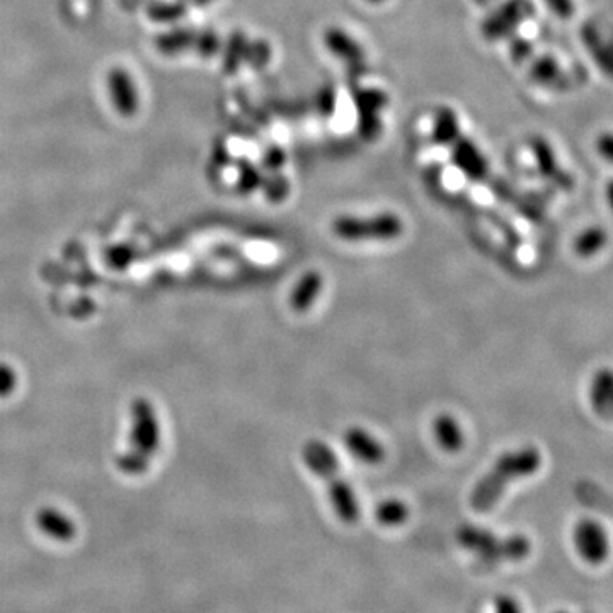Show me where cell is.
<instances>
[{
  "mask_svg": "<svg viewBox=\"0 0 613 613\" xmlns=\"http://www.w3.org/2000/svg\"><path fill=\"white\" fill-rule=\"evenodd\" d=\"M433 433L440 447L447 452H459L463 447V433L459 422L450 414H440L433 421Z\"/></svg>",
  "mask_w": 613,
  "mask_h": 613,
  "instance_id": "obj_12",
  "label": "cell"
},
{
  "mask_svg": "<svg viewBox=\"0 0 613 613\" xmlns=\"http://www.w3.org/2000/svg\"><path fill=\"white\" fill-rule=\"evenodd\" d=\"M542 467V453L535 447H524L503 453L493 471L475 484L471 496V504L475 511H489L496 506L506 487L538 473Z\"/></svg>",
  "mask_w": 613,
  "mask_h": 613,
  "instance_id": "obj_1",
  "label": "cell"
},
{
  "mask_svg": "<svg viewBox=\"0 0 613 613\" xmlns=\"http://www.w3.org/2000/svg\"><path fill=\"white\" fill-rule=\"evenodd\" d=\"M304 460L310 471L329 483L332 506L338 516L345 524H357L359 516L357 496L353 489L343 481V477H339V463L331 448L319 440H310L304 447Z\"/></svg>",
  "mask_w": 613,
  "mask_h": 613,
  "instance_id": "obj_2",
  "label": "cell"
},
{
  "mask_svg": "<svg viewBox=\"0 0 613 613\" xmlns=\"http://www.w3.org/2000/svg\"><path fill=\"white\" fill-rule=\"evenodd\" d=\"M367 4H371V5H380L385 0H365Z\"/></svg>",
  "mask_w": 613,
  "mask_h": 613,
  "instance_id": "obj_17",
  "label": "cell"
},
{
  "mask_svg": "<svg viewBox=\"0 0 613 613\" xmlns=\"http://www.w3.org/2000/svg\"><path fill=\"white\" fill-rule=\"evenodd\" d=\"M345 442L349 452L365 463H380L385 457V450L379 440H375L363 428H349L345 434Z\"/></svg>",
  "mask_w": 613,
  "mask_h": 613,
  "instance_id": "obj_10",
  "label": "cell"
},
{
  "mask_svg": "<svg viewBox=\"0 0 613 613\" xmlns=\"http://www.w3.org/2000/svg\"><path fill=\"white\" fill-rule=\"evenodd\" d=\"M322 285H324V280H322L320 273L306 271V275L296 283L292 296H290L292 308L296 312H304L306 308L314 306L317 296L322 292Z\"/></svg>",
  "mask_w": 613,
  "mask_h": 613,
  "instance_id": "obj_11",
  "label": "cell"
},
{
  "mask_svg": "<svg viewBox=\"0 0 613 613\" xmlns=\"http://www.w3.org/2000/svg\"><path fill=\"white\" fill-rule=\"evenodd\" d=\"M607 241H608V235L600 227H589V229L583 230L576 237V255H581V257H591V255H598L601 249L607 245Z\"/></svg>",
  "mask_w": 613,
  "mask_h": 613,
  "instance_id": "obj_13",
  "label": "cell"
},
{
  "mask_svg": "<svg viewBox=\"0 0 613 613\" xmlns=\"http://www.w3.org/2000/svg\"><path fill=\"white\" fill-rule=\"evenodd\" d=\"M322 43L327 50L331 51L332 57L345 62L348 67H363L365 64V50L357 43V39L348 35L345 29L339 27H327L322 35Z\"/></svg>",
  "mask_w": 613,
  "mask_h": 613,
  "instance_id": "obj_7",
  "label": "cell"
},
{
  "mask_svg": "<svg viewBox=\"0 0 613 613\" xmlns=\"http://www.w3.org/2000/svg\"><path fill=\"white\" fill-rule=\"evenodd\" d=\"M332 234L346 243L361 241H394L402 235L404 222L402 218L383 212L370 217H353L341 215L332 222Z\"/></svg>",
  "mask_w": 613,
  "mask_h": 613,
  "instance_id": "obj_4",
  "label": "cell"
},
{
  "mask_svg": "<svg viewBox=\"0 0 613 613\" xmlns=\"http://www.w3.org/2000/svg\"><path fill=\"white\" fill-rule=\"evenodd\" d=\"M573 544H575L577 556L587 562V566H601L608 561L612 545L610 535L605 528V525L587 516L577 520L573 530Z\"/></svg>",
  "mask_w": 613,
  "mask_h": 613,
  "instance_id": "obj_5",
  "label": "cell"
},
{
  "mask_svg": "<svg viewBox=\"0 0 613 613\" xmlns=\"http://www.w3.org/2000/svg\"><path fill=\"white\" fill-rule=\"evenodd\" d=\"M587 392L595 414L605 421H613V369L603 367L595 371Z\"/></svg>",
  "mask_w": 613,
  "mask_h": 613,
  "instance_id": "obj_9",
  "label": "cell"
},
{
  "mask_svg": "<svg viewBox=\"0 0 613 613\" xmlns=\"http://www.w3.org/2000/svg\"><path fill=\"white\" fill-rule=\"evenodd\" d=\"M450 162L459 167L469 179H483L487 171L484 155L473 140L465 139L463 133L450 145Z\"/></svg>",
  "mask_w": 613,
  "mask_h": 613,
  "instance_id": "obj_8",
  "label": "cell"
},
{
  "mask_svg": "<svg viewBox=\"0 0 613 613\" xmlns=\"http://www.w3.org/2000/svg\"><path fill=\"white\" fill-rule=\"evenodd\" d=\"M554 613H569L567 610H559V612H554Z\"/></svg>",
  "mask_w": 613,
  "mask_h": 613,
  "instance_id": "obj_18",
  "label": "cell"
},
{
  "mask_svg": "<svg viewBox=\"0 0 613 613\" xmlns=\"http://www.w3.org/2000/svg\"><path fill=\"white\" fill-rule=\"evenodd\" d=\"M457 540L462 547L473 550L484 561H522L532 550L530 540L526 536L499 538L484 528L473 525L460 526Z\"/></svg>",
  "mask_w": 613,
  "mask_h": 613,
  "instance_id": "obj_3",
  "label": "cell"
},
{
  "mask_svg": "<svg viewBox=\"0 0 613 613\" xmlns=\"http://www.w3.org/2000/svg\"><path fill=\"white\" fill-rule=\"evenodd\" d=\"M494 613H524L520 603L514 600L513 597L503 595L499 597L496 603H494Z\"/></svg>",
  "mask_w": 613,
  "mask_h": 613,
  "instance_id": "obj_15",
  "label": "cell"
},
{
  "mask_svg": "<svg viewBox=\"0 0 613 613\" xmlns=\"http://www.w3.org/2000/svg\"><path fill=\"white\" fill-rule=\"evenodd\" d=\"M607 200H608V204L612 206L613 210V182H610L608 188H607Z\"/></svg>",
  "mask_w": 613,
  "mask_h": 613,
  "instance_id": "obj_16",
  "label": "cell"
},
{
  "mask_svg": "<svg viewBox=\"0 0 613 613\" xmlns=\"http://www.w3.org/2000/svg\"><path fill=\"white\" fill-rule=\"evenodd\" d=\"M106 88L118 115L131 118L139 111L140 90L127 68L115 67L106 77Z\"/></svg>",
  "mask_w": 613,
  "mask_h": 613,
  "instance_id": "obj_6",
  "label": "cell"
},
{
  "mask_svg": "<svg viewBox=\"0 0 613 613\" xmlns=\"http://www.w3.org/2000/svg\"><path fill=\"white\" fill-rule=\"evenodd\" d=\"M375 516H377L379 524L397 526V525H402L408 520L409 508L399 499H387L377 506Z\"/></svg>",
  "mask_w": 613,
  "mask_h": 613,
  "instance_id": "obj_14",
  "label": "cell"
}]
</instances>
